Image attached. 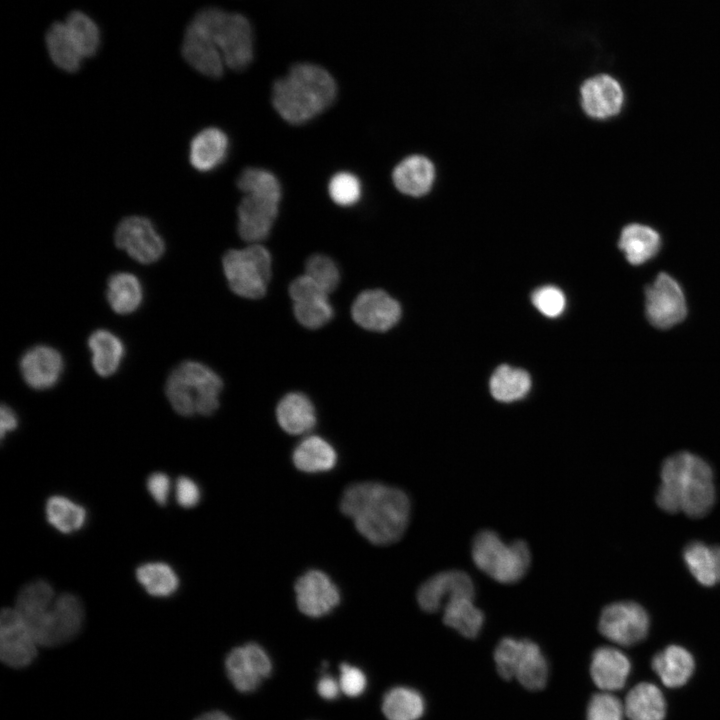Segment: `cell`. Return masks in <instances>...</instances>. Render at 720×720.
Returning <instances> with one entry per match:
<instances>
[{"label": "cell", "mask_w": 720, "mask_h": 720, "mask_svg": "<svg viewBox=\"0 0 720 720\" xmlns=\"http://www.w3.org/2000/svg\"><path fill=\"white\" fill-rule=\"evenodd\" d=\"M340 509L352 519L358 532L375 545H388L404 534L410 518L407 494L377 482L348 486L341 497Z\"/></svg>", "instance_id": "6da1fadb"}, {"label": "cell", "mask_w": 720, "mask_h": 720, "mask_svg": "<svg viewBox=\"0 0 720 720\" xmlns=\"http://www.w3.org/2000/svg\"><path fill=\"white\" fill-rule=\"evenodd\" d=\"M715 486L710 465L687 451L669 456L661 468V484L656 494L658 506L668 512H684L699 518L715 502Z\"/></svg>", "instance_id": "7a4b0ae2"}, {"label": "cell", "mask_w": 720, "mask_h": 720, "mask_svg": "<svg viewBox=\"0 0 720 720\" xmlns=\"http://www.w3.org/2000/svg\"><path fill=\"white\" fill-rule=\"evenodd\" d=\"M336 95V82L326 69L297 63L273 84L272 104L286 122L299 125L326 110Z\"/></svg>", "instance_id": "3957f363"}, {"label": "cell", "mask_w": 720, "mask_h": 720, "mask_svg": "<svg viewBox=\"0 0 720 720\" xmlns=\"http://www.w3.org/2000/svg\"><path fill=\"white\" fill-rule=\"evenodd\" d=\"M222 388V379L210 367L197 361H184L169 374L165 393L178 414L208 416L218 408Z\"/></svg>", "instance_id": "277c9868"}, {"label": "cell", "mask_w": 720, "mask_h": 720, "mask_svg": "<svg viewBox=\"0 0 720 720\" xmlns=\"http://www.w3.org/2000/svg\"><path fill=\"white\" fill-rule=\"evenodd\" d=\"M193 21L210 35L228 68L241 71L249 66L253 59V31L244 15L206 8Z\"/></svg>", "instance_id": "5b68a950"}, {"label": "cell", "mask_w": 720, "mask_h": 720, "mask_svg": "<svg viewBox=\"0 0 720 720\" xmlns=\"http://www.w3.org/2000/svg\"><path fill=\"white\" fill-rule=\"evenodd\" d=\"M474 564L497 582L511 584L519 581L528 571L531 553L526 542L507 543L491 530L479 532L472 542Z\"/></svg>", "instance_id": "8992f818"}, {"label": "cell", "mask_w": 720, "mask_h": 720, "mask_svg": "<svg viewBox=\"0 0 720 720\" xmlns=\"http://www.w3.org/2000/svg\"><path fill=\"white\" fill-rule=\"evenodd\" d=\"M498 674L505 680L515 678L527 690L544 689L548 681V661L537 643L530 639L504 637L494 650Z\"/></svg>", "instance_id": "52a82bcc"}, {"label": "cell", "mask_w": 720, "mask_h": 720, "mask_svg": "<svg viewBox=\"0 0 720 720\" xmlns=\"http://www.w3.org/2000/svg\"><path fill=\"white\" fill-rule=\"evenodd\" d=\"M22 619L39 646L54 647L72 640L79 633L84 608L78 597L62 593L33 615Z\"/></svg>", "instance_id": "ba28073f"}, {"label": "cell", "mask_w": 720, "mask_h": 720, "mask_svg": "<svg viewBox=\"0 0 720 720\" xmlns=\"http://www.w3.org/2000/svg\"><path fill=\"white\" fill-rule=\"evenodd\" d=\"M224 275L230 289L248 299H259L266 293L272 274L270 252L261 244L228 250L222 259Z\"/></svg>", "instance_id": "9c48e42d"}, {"label": "cell", "mask_w": 720, "mask_h": 720, "mask_svg": "<svg viewBox=\"0 0 720 720\" xmlns=\"http://www.w3.org/2000/svg\"><path fill=\"white\" fill-rule=\"evenodd\" d=\"M645 315L658 329H669L687 316V301L680 283L667 272H660L645 287Z\"/></svg>", "instance_id": "30bf717a"}, {"label": "cell", "mask_w": 720, "mask_h": 720, "mask_svg": "<svg viewBox=\"0 0 720 720\" xmlns=\"http://www.w3.org/2000/svg\"><path fill=\"white\" fill-rule=\"evenodd\" d=\"M224 666L230 683L242 694L255 692L273 672L269 654L255 642L231 649Z\"/></svg>", "instance_id": "8fae6325"}, {"label": "cell", "mask_w": 720, "mask_h": 720, "mask_svg": "<svg viewBox=\"0 0 720 720\" xmlns=\"http://www.w3.org/2000/svg\"><path fill=\"white\" fill-rule=\"evenodd\" d=\"M115 244L141 264L158 261L166 245L155 225L146 217L129 216L122 219L115 230Z\"/></svg>", "instance_id": "7c38bea8"}, {"label": "cell", "mask_w": 720, "mask_h": 720, "mask_svg": "<svg viewBox=\"0 0 720 720\" xmlns=\"http://www.w3.org/2000/svg\"><path fill=\"white\" fill-rule=\"evenodd\" d=\"M649 623V616L642 606L631 601H621L609 604L602 610L599 631L614 643L630 646L646 637Z\"/></svg>", "instance_id": "4fadbf2b"}, {"label": "cell", "mask_w": 720, "mask_h": 720, "mask_svg": "<svg viewBox=\"0 0 720 720\" xmlns=\"http://www.w3.org/2000/svg\"><path fill=\"white\" fill-rule=\"evenodd\" d=\"M38 646L31 630L15 608H3L0 615L2 662L11 668H24L35 659Z\"/></svg>", "instance_id": "5bb4252c"}, {"label": "cell", "mask_w": 720, "mask_h": 720, "mask_svg": "<svg viewBox=\"0 0 720 720\" xmlns=\"http://www.w3.org/2000/svg\"><path fill=\"white\" fill-rule=\"evenodd\" d=\"M579 92L584 112L593 119L614 118L624 109V88L619 80L610 74L598 73L586 78L580 85Z\"/></svg>", "instance_id": "9a60e30c"}, {"label": "cell", "mask_w": 720, "mask_h": 720, "mask_svg": "<svg viewBox=\"0 0 720 720\" xmlns=\"http://www.w3.org/2000/svg\"><path fill=\"white\" fill-rule=\"evenodd\" d=\"M295 595L299 610L312 618L329 614L340 602V591L336 584L326 573L316 569L298 578Z\"/></svg>", "instance_id": "2e32d148"}, {"label": "cell", "mask_w": 720, "mask_h": 720, "mask_svg": "<svg viewBox=\"0 0 720 720\" xmlns=\"http://www.w3.org/2000/svg\"><path fill=\"white\" fill-rule=\"evenodd\" d=\"M351 315L364 329L384 332L394 327L401 317L397 300L381 289L365 290L352 304Z\"/></svg>", "instance_id": "e0dca14e"}, {"label": "cell", "mask_w": 720, "mask_h": 720, "mask_svg": "<svg viewBox=\"0 0 720 720\" xmlns=\"http://www.w3.org/2000/svg\"><path fill=\"white\" fill-rule=\"evenodd\" d=\"M279 202L265 195L245 194L237 209L240 237L250 244L265 240L278 215Z\"/></svg>", "instance_id": "ac0fdd59"}, {"label": "cell", "mask_w": 720, "mask_h": 720, "mask_svg": "<svg viewBox=\"0 0 720 720\" xmlns=\"http://www.w3.org/2000/svg\"><path fill=\"white\" fill-rule=\"evenodd\" d=\"M459 596H475L473 580L464 571L447 570L433 575L418 588L417 602L422 610L433 613Z\"/></svg>", "instance_id": "d6986e66"}, {"label": "cell", "mask_w": 720, "mask_h": 720, "mask_svg": "<svg viewBox=\"0 0 720 720\" xmlns=\"http://www.w3.org/2000/svg\"><path fill=\"white\" fill-rule=\"evenodd\" d=\"M182 55L197 72L219 78L224 72V59L210 35L195 21L188 25L182 45Z\"/></svg>", "instance_id": "ffe728a7"}, {"label": "cell", "mask_w": 720, "mask_h": 720, "mask_svg": "<svg viewBox=\"0 0 720 720\" xmlns=\"http://www.w3.org/2000/svg\"><path fill=\"white\" fill-rule=\"evenodd\" d=\"M19 367L27 385L36 390H45L53 387L60 379L64 360L56 349L37 345L23 354Z\"/></svg>", "instance_id": "44dd1931"}, {"label": "cell", "mask_w": 720, "mask_h": 720, "mask_svg": "<svg viewBox=\"0 0 720 720\" xmlns=\"http://www.w3.org/2000/svg\"><path fill=\"white\" fill-rule=\"evenodd\" d=\"M663 238L654 227L639 222L625 225L618 238V248L627 262L640 266L654 259L661 251Z\"/></svg>", "instance_id": "7402d4cb"}, {"label": "cell", "mask_w": 720, "mask_h": 720, "mask_svg": "<svg viewBox=\"0 0 720 720\" xmlns=\"http://www.w3.org/2000/svg\"><path fill=\"white\" fill-rule=\"evenodd\" d=\"M628 657L613 647H599L592 655L590 674L594 683L604 691L621 689L630 673Z\"/></svg>", "instance_id": "603a6c76"}, {"label": "cell", "mask_w": 720, "mask_h": 720, "mask_svg": "<svg viewBox=\"0 0 720 720\" xmlns=\"http://www.w3.org/2000/svg\"><path fill=\"white\" fill-rule=\"evenodd\" d=\"M229 150V139L217 127H208L197 133L190 143L189 161L199 172H209L220 166Z\"/></svg>", "instance_id": "cb8c5ba5"}, {"label": "cell", "mask_w": 720, "mask_h": 720, "mask_svg": "<svg viewBox=\"0 0 720 720\" xmlns=\"http://www.w3.org/2000/svg\"><path fill=\"white\" fill-rule=\"evenodd\" d=\"M435 178L432 162L422 155L404 158L393 170L395 187L403 194L419 197L431 189Z\"/></svg>", "instance_id": "d4e9b609"}, {"label": "cell", "mask_w": 720, "mask_h": 720, "mask_svg": "<svg viewBox=\"0 0 720 720\" xmlns=\"http://www.w3.org/2000/svg\"><path fill=\"white\" fill-rule=\"evenodd\" d=\"M276 418L287 433L299 435L309 432L316 424V411L311 400L303 393L286 394L276 407Z\"/></svg>", "instance_id": "484cf974"}, {"label": "cell", "mask_w": 720, "mask_h": 720, "mask_svg": "<svg viewBox=\"0 0 720 720\" xmlns=\"http://www.w3.org/2000/svg\"><path fill=\"white\" fill-rule=\"evenodd\" d=\"M694 659L690 652L677 645H670L653 657L652 667L667 687L684 685L694 671Z\"/></svg>", "instance_id": "4316f807"}, {"label": "cell", "mask_w": 720, "mask_h": 720, "mask_svg": "<svg viewBox=\"0 0 720 720\" xmlns=\"http://www.w3.org/2000/svg\"><path fill=\"white\" fill-rule=\"evenodd\" d=\"M292 460L295 467L307 473L326 472L337 463L333 446L320 436L304 438L294 449Z\"/></svg>", "instance_id": "83f0119b"}, {"label": "cell", "mask_w": 720, "mask_h": 720, "mask_svg": "<svg viewBox=\"0 0 720 720\" xmlns=\"http://www.w3.org/2000/svg\"><path fill=\"white\" fill-rule=\"evenodd\" d=\"M425 709L423 695L409 686L391 687L382 697L381 710L387 720H419Z\"/></svg>", "instance_id": "f1b7e54d"}, {"label": "cell", "mask_w": 720, "mask_h": 720, "mask_svg": "<svg viewBox=\"0 0 720 720\" xmlns=\"http://www.w3.org/2000/svg\"><path fill=\"white\" fill-rule=\"evenodd\" d=\"M624 710L630 720H663L666 703L657 686L642 682L628 692Z\"/></svg>", "instance_id": "f546056e"}, {"label": "cell", "mask_w": 720, "mask_h": 720, "mask_svg": "<svg viewBox=\"0 0 720 720\" xmlns=\"http://www.w3.org/2000/svg\"><path fill=\"white\" fill-rule=\"evenodd\" d=\"M88 347L92 353V365L96 373L102 377L113 375L122 362L125 354L121 339L105 329L94 331L88 339Z\"/></svg>", "instance_id": "4dcf8cb0"}, {"label": "cell", "mask_w": 720, "mask_h": 720, "mask_svg": "<svg viewBox=\"0 0 720 720\" xmlns=\"http://www.w3.org/2000/svg\"><path fill=\"white\" fill-rule=\"evenodd\" d=\"M484 620V613L474 604L473 596L455 597L443 606L444 624L463 637H477Z\"/></svg>", "instance_id": "1f68e13d"}, {"label": "cell", "mask_w": 720, "mask_h": 720, "mask_svg": "<svg viewBox=\"0 0 720 720\" xmlns=\"http://www.w3.org/2000/svg\"><path fill=\"white\" fill-rule=\"evenodd\" d=\"M683 559L700 584L713 586L720 582V546L698 541L689 543L683 551Z\"/></svg>", "instance_id": "d6a6232c"}, {"label": "cell", "mask_w": 720, "mask_h": 720, "mask_svg": "<svg viewBox=\"0 0 720 720\" xmlns=\"http://www.w3.org/2000/svg\"><path fill=\"white\" fill-rule=\"evenodd\" d=\"M106 297L114 312L118 314L132 313L142 303V284L132 273H114L108 279Z\"/></svg>", "instance_id": "836d02e7"}, {"label": "cell", "mask_w": 720, "mask_h": 720, "mask_svg": "<svg viewBox=\"0 0 720 720\" xmlns=\"http://www.w3.org/2000/svg\"><path fill=\"white\" fill-rule=\"evenodd\" d=\"M45 41L49 56L58 68L69 73L80 69L83 56L65 23H53L46 33Z\"/></svg>", "instance_id": "e575fe53"}, {"label": "cell", "mask_w": 720, "mask_h": 720, "mask_svg": "<svg viewBox=\"0 0 720 720\" xmlns=\"http://www.w3.org/2000/svg\"><path fill=\"white\" fill-rule=\"evenodd\" d=\"M531 379L529 374L519 368L501 365L490 378V392L501 402H512L523 398L529 391Z\"/></svg>", "instance_id": "d590c367"}, {"label": "cell", "mask_w": 720, "mask_h": 720, "mask_svg": "<svg viewBox=\"0 0 720 720\" xmlns=\"http://www.w3.org/2000/svg\"><path fill=\"white\" fill-rule=\"evenodd\" d=\"M48 522L62 533H71L82 527L86 511L66 497L52 496L46 503Z\"/></svg>", "instance_id": "8d00e7d4"}, {"label": "cell", "mask_w": 720, "mask_h": 720, "mask_svg": "<svg viewBox=\"0 0 720 720\" xmlns=\"http://www.w3.org/2000/svg\"><path fill=\"white\" fill-rule=\"evenodd\" d=\"M136 576L139 583L152 596H169L178 587L176 573L165 563L154 562L143 564L138 567Z\"/></svg>", "instance_id": "74e56055"}, {"label": "cell", "mask_w": 720, "mask_h": 720, "mask_svg": "<svg viewBox=\"0 0 720 720\" xmlns=\"http://www.w3.org/2000/svg\"><path fill=\"white\" fill-rule=\"evenodd\" d=\"M65 24L83 58L94 56L100 45V31L96 23L85 13L73 11Z\"/></svg>", "instance_id": "f35d334b"}, {"label": "cell", "mask_w": 720, "mask_h": 720, "mask_svg": "<svg viewBox=\"0 0 720 720\" xmlns=\"http://www.w3.org/2000/svg\"><path fill=\"white\" fill-rule=\"evenodd\" d=\"M293 312L297 321L308 329H318L326 325L333 317L334 310L328 295L294 302Z\"/></svg>", "instance_id": "ab89813d"}, {"label": "cell", "mask_w": 720, "mask_h": 720, "mask_svg": "<svg viewBox=\"0 0 720 720\" xmlns=\"http://www.w3.org/2000/svg\"><path fill=\"white\" fill-rule=\"evenodd\" d=\"M238 188L245 194H259L281 199V185L277 177L262 168H246L237 179Z\"/></svg>", "instance_id": "60d3db41"}, {"label": "cell", "mask_w": 720, "mask_h": 720, "mask_svg": "<svg viewBox=\"0 0 720 720\" xmlns=\"http://www.w3.org/2000/svg\"><path fill=\"white\" fill-rule=\"evenodd\" d=\"M330 198L339 206H352L361 197L362 186L359 178L350 172H338L328 184Z\"/></svg>", "instance_id": "b9f144b4"}, {"label": "cell", "mask_w": 720, "mask_h": 720, "mask_svg": "<svg viewBox=\"0 0 720 720\" xmlns=\"http://www.w3.org/2000/svg\"><path fill=\"white\" fill-rule=\"evenodd\" d=\"M306 275L317 282L328 294L334 291L340 282V272L336 263L323 254L310 256L305 264Z\"/></svg>", "instance_id": "7bdbcfd3"}, {"label": "cell", "mask_w": 720, "mask_h": 720, "mask_svg": "<svg viewBox=\"0 0 720 720\" xmlns=\"http://www.w3.org/2000/svg\"><path fill=\"white\" fill-rule=\"evenodd\" d=\"M624 705L614 695L603 692L593 695L586 711L587 720H623Z\"/></svg>", "instance_id": "ee69618b"}, {"label": "cell", "mask_w": 720, "mask_h": 720, "mask_svg": "<svg viewBox=\"0 0 720 720\" xmlns=\"http://www.w3.org/2000/svg\"><path fill=\"white\" fill-rule=\"evenodd\" d=\"M532 303L546 317L555 318L564 311L566 299L559 288L543 286L533 292Z\"/></svg>", "instance_id": "f6af8a7d"}, {"label": "cell", "mask_w": 720, "mask_h": 720, "mask_svg": "<svg viewBox=\"0 0 720 720\" xmlns=\"http://www.w3.org/2000/svg\"><path fill=\"white\" fill-rule=\"evenodd\" d=\"M339 684L341 691L348 697L356 698L364 694L368 679L364 671L350 663L343 662L339 667Z\"/></svg>", "instance_id": "bcb514c9"}, {"label": "cell", "mask_w": 720, "mask_h": 720, "mask_svg": "<svg viewBox=\"0 0 720 720\" xmlns=\"http://www.w3.org/2000/svg\"><path fill=\"white\" fill-rule=\"evenodd\" d=\"M289 294L294 302L328 295V293L317 282L306 274L297 277L291 282L289 286Z\"/></svg>", "instance_id": "7dc6e473"}, {"label": "cell", "mask_w": 720, "mask_h": 720, "mask_svg": "<svg viewBox=\"0 0 720 720\" xmlns=\"http://www.w3.org/2000/svg\"><path fill=\"white\" fill-rule=\"evenodd\" d=\"M176 498L181 506L193 507L200 500L199 487L192 479L185 476L179 477L176 483Z\"/></svg>", "instance_id": "c3c4849f"}, {"label": "cell", "mask_w": 720, "mask_h": 720, "mask_svg": "<svg viewBox=\"0 0 720 720\" xmlns=\"http://www.w3.org/2000/svg\"><path fill=\"white\" fill-rule=\"evenodd\" d=\"M147 489L158 504L164 505L170 491V479L165 473H153L147 479Z\"/></svg>", "instance_id": "681fc988"}, {"label": "cell", "mask_w": 720, "mask_h": 720, "mask_svg": "<svg viewBox=\"0 0 720 720\" xmlns=\"http://www.w3.org/2000/svg\"><path fill=\"white\" fill-rule=\"evenodd\" d=\"M316 691L326 701L338 699L342 692L339 681L329 674H324L317 680Z\"/></svg>", "instance_id": "f907efd6"}, {"label": "cell", "mask_w": 720, "mask_h": 720, "mask_svg": "<svg viewBox=\"0 0 720 720\" xmlns=\"http://www.w3.org/2000/svg\"><path fill=\"white\" fill-rule=\"evenodd\" d=\"M18 426V417L11 407L2 405L0 409V434L4 439L7 433L14 431Z\"/></svg>", "instance_id": "816d5d0a"}, {"label": "cell", "mask_w": 720, "mask_h": 720, "mask_svg": "<svg viewBox=\"0 0 720 720\" xmlns=\"http://www.w3.org/2000/svg\"><path fill=\"white\" fill-rule=\"evenodd\" d=\"M194 720H233L230 715L223 711L213 710L199 715Z\"/></svg>", "instance_id": "f5cc1de1"}]
</instances>
